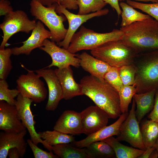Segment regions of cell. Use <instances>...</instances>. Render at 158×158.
<instances>
[{
	"mask_svg": "<svg viewBox=\"0 0 158 158\" xmlns=\"http://www.w3.org/2000/svg\"><path fill=\"white\" fill-rule=\"evenodd\" d=\"M80 83L83 95L105 111L109 118L119 117L122 113L118 92L111 85L91 75L83 77Z\"/></svg>",
	"mask_w": 158,
	"mask_h": 158,
	"instance_id": "cell-1",
	"label": "cell"
},
{
	"mask_svg": "<svg viewBox=\"0 0 158 158\" xmlns=\"http://www.w3.org/2000/svg\"><path fill=\"white\" fill-rule=\"evenodd\" d=\"M120 29L123 33L121 41L138 53L158 50V21L152 17Z\"/></svg>",
	"mask_w": 158,
	"mask_h": 158,
	"instance_id": "cell-2",
	"label": "cell"
},
{
	"mask_svg": "<svg viewBox=\"0 0 158 158\" xmlns=\"http://www.w3.org/2000/svg\"><path fill=\"white\" fill-rule=\"evenodd\" d=\"M90 53L110 66L117 68L132 64L138 53L121 40L107 42L91 50Z\"/></svg>",
	"mask_w": 158,
	"mask_h": 158,
	"instance_id": "cell-3",
	"label": "cell"
},
{
	"mask_svg": "<svg viewBox=\"0 0 158 158\" xmlns=\"http://www.w3.org/2000/svg\"><path fill=\"white\" fill-rule=\"evenodd\" d=\"M123 35L120 29L100 33L82 26L73 35L67 49L73 54L83 50L91 51L107 42L121 40Z\"/></svg>",
	"mask_w": 158,
	"mask_h": 158,
	"instance_id": "cell-4",
	"label": "cell"
},
{
	"mask_svg": "<svg viewBox=\"0 0 158 158\" xmlns=\"http://www.w3.org/2000/svg\"><path fill=\"white\" fill-rule=\"evenodd\" d=\"M56 4L46 6L37 1L32 0L30 5L32 15L48 28L51 35V40L57 43L64 39L67 29L63 24L67 20L66 17L63 14L58 15L56 11Z\"/></svg>",
	"mask_w": 158,
	"mask_h": 158,
	"instance_id": "cell-5",
	"label": "cell"
},
{
	"mask_svg": "<svg viewBox=\"0 0 158 158\" xmlns=\"http://www.w3.org/2000/svg\"><path fill=\"white\" fill-rule=\"evenodd\" d=\"M136 67L134 86L136 93L158 90V50L145 54V59Z\"/></svg>",
	"mask_w": 158,
	"mask_h": 158,
	"instance_id": "cell-6",
	"label": "cell"
},
{
	"mask_svg": "<svg viewBox=\"0 0 158 158\" xmlns=\"http://www.w3.org/2000/svg\"><path fill=\"white\" fill-rule=\"evenodd\" d=\"M36 22L29 19L26 13L21 10L13 11L6 15L0 25L3 35L0 49H5L8 41L14 34L19 32L28 33L32 31Z\"/></svg>",
	"mask_w": 158,
	"mask_h": 158,
	"instance_id": "cell-7",
	"label": "cell"
},
{
	"mask_svg": "<svg viewBox=\"0 0 158 158\" xmlns=\"http://www.w3.org/2000/svg\"><path fill=\"white\" fill-rule=\"evenodd\" d=\"M28 71L27 74L20 75L17 79V89L23 97L40 103L46 98L47 90L38 74L32 71Z\"/></svg>",
	"mask_w": 158,
	"mask_h": 158,
	"instance_id": "cell-8",
	"label": "cell"
},
{
	"mask_svg": "<svg viewBox=\"0 0 158 158\" xmlns=\"http://www.w3.org/2000/svg\"><path fill=\"white\" fill-rule=\"evenodd\" d=\"M135 105L133 99L131 109L121 124L119 133L116 138L119 141H125L135 148L145 150L139 122L135 115Z\"/></svg>",
	"mask_w": 158,
	"mask_h": 158,
	"instance_id": "cell-9",
	"label": "cell"
},
{
	"mask_svg": "<svg viewBox=\"0 0 158 158\" xmlns=\"http://www.w3.org/2000/svg\"><path fill=\"white\" fill-rule=\"evenodd\" d=\"M56 11L57 13L63 14L66 17L68 23V27L64 39L56 43L60 47L67 49L72 38L78 28L83 23L89 20L96 17H99L107 14L109 12L108 9L105 8L96 12L85 15L74 14L67 9L56 4Z\"/></svg>",
	"mask_w": 158,
	"mask_h": 158,
	"instance_id": "cell-10",
	"label": "cell"
},
{
	"mask_svg": "<svg viewBox=\"0 0 158 158\" xmlns=\"http://www.w3.org/2000/svg\"><path fill=\"white\" fill-rule=\"evenodd\" d=\"M32 102V99L24 97L20 94L18 95L15 105L17 110L18 117L27 129L32 142L37 145L39 143H41L44 148L49 151H51L52 146L49 145L41 139L35 130V122L30 109V106Z\"/></svg>",
	"mask_w": 158,
	"mask_h": 158,
	"instance_id": "cell-11",
	"label": "cell"
},
{
	"mask_svg": "<svg viewBox=\"0 0 158 158\" xmlns=\"http://www.w3.org/2000/svg\"><path fill=\"white\" fill-rule=\"evenodd\" d=\"M39 49L48 54L51 58L52 62L47 68L56 66L61 68L71 66L78 68L80 66V60L77 54L71 53L63 47H60L55 42L48 39L44 40L42 46Z\"/></svg>",
	"mask_w": 158,
	"mask_h": 158,
	"instance_id": "cell-12",
	"label": "cell"
},
{
	"mask_svg": "<svg viewBox=\"0 0 158 158\" xmlns=\"http://www.w3.org/2000/svg\"><path fill=\"white\" fill-rule=\"evenodd\" d=\"M81 113L82 133L89 135L107 126L109 116L96 106H90Z\"/></svg>",
	"mask_w": 158,
	"mask_h": 158,
	"instance_id": "cell-13",
	"label": "cell"
},
{
	"mask_svg": "<svg viewBox=\"0 0 158 158\" xmlns=\"http://www.w3.org/2000/svg\"><path fill=\"white\" fill-rule=\"evenodd\" d=\"M46 82L48 89V98L45 109L54 111L63 99V94L61 84L54 70L43 68L34 71Z\"/></svg>",
	"mask_w": 158,
	"mask_h": 158,
	"instance_id": "cell-14",
	"label": "cell"
},
{
	"mask_svg": "<svg viewBox=\"0 0 158 158\" xmlns=\"http://www.w3.org/2000/svg\"><path fill=\"white\" fill-rule=\"evenodd\" d=\"M51 35L49 31L46 29L43 23L39 20L32 31L30 36L25 41L22 42L23 45L19 47L11 49L12 54L18 55L21 54L29 55L34 49L42 46L44 40L51 39Z\"/></svg>",
	"mask_w": 158,
	"mask_h": 158,
	"instance_id": "cell-15",
	"label": "cell"
},
{
	"mask_svg": "<svg viewBox=\"0 0 158 158\" xmlns=\"http://www.w3.org/2000/svg\"><path fill=\"white\" fill-rule=\"evenodd\" d=\"M26 129L18 117L16 106L0 101V130L7 132H20Z\"/></svg>",
	"mask_w": 158,
	"mask_h": 158,
	"instance_id": "cell-16",
	"label": "cell"
},
{
	"mask_svg": "<svg viewBox=\"0 0 158 158\" xmlns=\"http://www.w3.org/2000/svg\"><path fill=\"white\" fill-rule=\"evenodd\" d=\"M27 133L25 130L20 132H7L1 131L0 133V158H6L9 150L11 148H16L20 155L23 158L26 152L27 145L24 139Z\"/></svg>",
	"mask_w": 158,
	"mask_h": 158,
	"instance_id": "cell-17",
	"label": "cell"
},
{
	"mask_svg": "<svg viewBox=\"0 0 158 158\" xmlns=\"http://www.w3.org/2000/svg\"><path fill=\"white\" fill-rule=\"evenodd\" d=\"M128 114V112L122 113L118 119L114 123L88 135L83 140L75 141L72 143L73 145L76 147L83 148L93 142L103 140L112 136H117L119 133L120 126Z\"/></svg>",
	"mask_w": 158,
	"mask_h": 158,
	"instance_id": "cell-18",
	"label": "cell"
},
{
	"mask_svg": "<svg viewBox=\"0 0 158 158\" xmlns=\"http://www.w3.org/2000/svg\"><path fill=\"white\" fill-rule=\"evenodd\" d=\"M54 71L61 84L63 99L68 100L77 96L83 95L82 87L80 83L75 80L70 66L57 68Z\"/></svg>",
	"mask_w": 158,
	"mask_h": 158,
	"instance_id": "cell-19",
	"label": "cell"
},
{
	"mask_svg": "<svg viewBox=\"0 0 158 158\" xmlns=\"http://www.w3.org/2000/svg\"><path fill=\"white\" fill-rule=\"evenodd\" d=\"M53 129L68 134L82 133L81 113L71 110L64 111L56 121Z\"/></svg>",
	"mask_w": 158,
	"mask_h": 158,
	"instance_id": "cell-20",
	"label": "cell"
},
{
	"mask_svg": "<svg viewBox=\"0 0 158 158\" xmlns=\"http://www.w3.org/2000/svg\"><path fill=\"white\" fill-rule=\"evenodd\" d=\"M77 56L80 59V66L84 70L100 80L105 81V75L111 66L85 52L77 54Z\"/></svg>",
	"mask_w": 158,
	"mask_h": 158,
	"instance_id": "cell-21",
	"label": "cell"
},
{
	"mask_svg": "<svg viewBox=\"0 0 158 158\" xmlns=\"http://www.w3.org/2000/svg\"><path fill=\"white\" fill-rule=\"evenodd\" d=\"M157 90L154 89L143 93H136L134 95L133 98L137 107L135 110V115L139 122L152 109Z\"/></svg>",
	"mask_w": 158,
	"mask_h": 158,
	"instance_id": "cell-22",
	"label": "cell"
},
{
	"mask_svg": "<svg viewBox=\"0 0 158 158\" xmlns=\"http://www.w3.org/2000/svg\"><path fill=\"white\" fill-rule=\"evenodd\" d=\"M103 140L112 148L117 158H138L145 151L123 145L113 136Z\"/></svg>",
	"mask_w": 158,
	"mask_h": 158,
	"instance_id": "cell-23",
	"label": "cell"
},
{
	"mask_svg": "<svg viewBox=\"0 0 158 158\" xmlns=\"http://www.w3.org/2000/svg\"><path fill=\"white\" fill-rule=\"evenodd\" d=\"M119 5L122 9L121 15L122 17L121 27L127 26L134 22L143 21L152 17L148 14H145L137 11L124 2L121 1Z\"/></svg>",
	"mask_w": 158,
	"mask_h": 158,
	"instance_id": "cell-24",
	"label": "cell"
},
{
	"mask_svg": "<svg viewBox=\"0 0 158 158\" xmlns=\"http://www.w3.org/2000/svg\"><path fill=\"white\" fill-rule=\"evenodd\" d=\"M53 153L61 158H90L85 148L75 147L68 144H61L52 146Z\"/></svg>",
	"mask_w": 158,
	"mask_h": 158,
	"instance_id": "cell-25",
	"label": "cell"
},
{
	"mask_svg": "<svg viewBox=\"0 0 158 158\" xmlns=\"http://www.w3.org/2000/svg\"><path fill=\"white\" fill-rule=\"evenodd\" d=\"M140 130L145 150L153 147L158 138V123L146 120L142 123Z\"/></svg>",
	"mask_w": 158,
	"mask_h": 158,
	"instance_id": "cell-26",
	"label": "cell"
},
{
	"mask_svg": "<svg viewBox=\"0 0 158 158\" xmlns=\"http://www.w3.org/2000/svg\"><path fill=\"white\" fill-rule=\"evenodd\" d=\"M85 148L90 158H114L116 157L112 148L104 140L93 142Z\"/></svg>",
	"mask_w": 158,
	"mask_h": 158,
	"instance_id": "cell-27",
	"label": "cell"
},
{
	"mask_svg": "<svg viewBox=\"0 0 158 158\" xmlns=\"http://www.w3.org/2000/svg\"><path fill=\"white\" fill-rule=\"evenodd\" d=\"M38 133L40 138L51 146L59 144H68L75 141L73 135L64 133L55 130Z\"/></svg>",
	"mask_w": 158,
	"mask_h": 158,
	"instance_id": "cell-28",
	"label": "cell"
},
{
	"mask_svg": "<svg viewBox=\"0 0 158 158\" xmlns=\"http://www.w3.org/2000/svg\"><path fill=\"white\" fill-rule=\"evenodd\" d=\"M78 14L85 15L99 11L107 5L103 0H77Z\"/></svg>",
	"mask_w": 158,
	"mask_h": 158,
	"instance_id": "cell-29",
	"label": "cell"
},
{
	"mask_svg": "<svg viewBox=\"0 0 158 158\" xmlns=\"http://www.w3.org/2000/svg\"><path fill=\"white\" fill-rule=\"evenodd\" d=\"M118 92L121 113L128 112L129 104L136 93V88L133 85H123Z\"/></svg>",
	"mask_w": 158,
	"mask_h": 158,
	"instance_id": "cell-30",
	"label": "cell"
},
{
	"mask_svg": "<svg viewBox=\"0 0 158 158\" xmlns=\"http://www.w3.org/2000/svg\"><path fill=\"white\" fill-rule=\"evenodd\" d=\"M11 49H0V79L6 80L12 68Z\"/></svg>",
	"mask_w": 158,
	"mask_h": 158,
	"instance_id": "cell-31",
	"label": "cell"
},
{
	"mask_svg": "<svg viewBox=\"0 0 158 158\" xmlns=\"http://www.w3.org/2000/svg\"><path fill=\"white\" fill-rule=\"evenodd\" d=\"M6 80L0 79V101L3 100L8 104L15 105V98L20 94L17 89H10Z\"/></svg>",
	"mask_w": 158,
	"mask_h": 158,
	"instance_id": "cell-32",
	"label": "cell"
},
{
	"mask_svg": "<svg viewBox=\"0 0 158 158\" xmlns=\"http://www.w3.org/2000/svg\"><path fill=\"white\" fill-rule=\"evenodd\" d=\"M120 77L123 85L134 86L136 67L133 64L123 66L119 68Z\"/></svg>",
	"mask_w": 158,
	"mask_h": 158,
	"instance_id": "cell-33",
	"label": "cell"
},
{
	"mask_svg": "<svg viewBox=\"0 0 158 158\" xmlns=\"http://www.w3.org/2000/svg\"><path fill=\"white\" fill-rule=\"evenodd\" d=\"M126 3L146 13L158 21V3L144 4L130 0H127Z\"/></svg>",
	"mask_w": 158,
	"mask_h": 158,
	"instance_id": "cell-34",
	"label": "cell"
},
{
	"mask_svg": "<svg viewBox=\"0 0 158 158\" xmlns=\"http://www.w3.org/2000/svg\"><path fill=\"white\" fill-rule=\"evenodd\" d=\"M104 79L118 92L123 86L120 77L119 68L111 66L105 74Z\"/></svg>",
	"mask_w": 158,
	"mask_h": 158,
	"instance_id": "cell-35",
	"label": "cell"
},
{
	"mask_svg": "<svg viewBox=\"0 0 158 158\" xmlns=\"http://www.w3.org/2000/svg\"><path fill=\"white\" fill-rule=\"evenodd\" d=\"M27 143L31 148L35 158H58L59 157L53 152H47L44 151L37 147L31 139H28Z\"/></svg>",
	"mask_w": 158,
	"mask_h": 158,
	"instance_id": "cell-36",
	"label": "cell"
},
{
	"mask_svg": "<svg viewBox=\"0 0 158 158\" xmlns=\"http://www.w3.org/2000/svg\"><path fill=\"white\" fill-rule=\"evenodd\" d=\"M10 2L8 0H0V16H4L13 11L10 5Z\"/></svg>",
	"mask_w": 158,
	"mask_h": 158,
	"instance_id": "cell-37",
	"label": "cell"
},
{
	"mask_svg": "<svg viewBox=\"0 0 158 158\" xmlns=\"http://www.w3.org/2000/svg\"><path fill=\"white\" fill-rule=\"evenodd\" d=\"M148 117L150 120L158 123V90L155 94L153 108Z\"/></svg>",
	"mask_w": 158,
	"mask_h": 158,
	"instance_id": "cell-38",
	"label": "cell"
},
{
	"mask_svg": "<svg viewBox=\"0 0 158 158\" xmlns=\"http://www.w3.org/2000/svg\"><path fill=\"white\" fill-rule=\"evenodd\" d=\"M57 4L69 10H76L78 8L77 0H58Z\"/></svg>",
	"mask_w": 158,
	"mask_h": 158,
	"instance_id": "cell-39",
	"label": "cell"
},
{
	"mask_svg": "<svg viewBox=\"0 0 158 158\" xmlns=\"http://www.w3.org/2000/svg\"><path fill=\"white\" fill-rule=\"evenodd\" d=\"M107 4H109L111 7L115 9L119 17L121 15L122 11L120 8L118 0H103Z\"/></svg>",
	"mask_w": 158,
	"mask_h": 158,
	"instance_id": "cell-40",
	"label": "cell"
},
{
	"mask_svg": "<svg viewBox=\"0 0 158 158\" xmlns=\"http://www.w3.org/2000/svg\"><path fill=\"white\" fill-rule=\"evenodd\" d=\"M8 156L10 158H19L20 157L19 151L16 147L11 148L9 150Z\"/></svg>",
	"mask_w": 158,
	"mask_h": 158,
	"instance_id": "cell-41",
	"label": "cell"
},
{
	"mask_svg": "<svg viewBox=\"0 0 158 158\" xmlns=\"http://www.w3.org/2000/svg\"><path fill=\"white\" fill-rule=\"evenodd\" d=\"M155 149V147L154 146L152 147L147 149L145 150L143 154L139 156L138 158H150L152 152Z\"/></svg>",
	"mask_w": 158,
	"mask_h": 158,
	"instance_id": "cell-42",
	"label": "cell"
},
{
	"mask_svg": "<svg viewBox=\"0 0 158 158\" xmlns=\"http://www.w3.org/2000/svg\"><path fill=\"white\" fill-rule=\"evenodd\" d=\"M44 6H48L58 3V0H35Z\"/></svg>",
	"mask_w": 158,
	"mask_h": 158,
	"instance_id": "cell-43",
	"label": "cell"
},
{
	"mask_svg": "<svg viewBox=\"0 0 158 158\" xmlns=\"http://www.w3.org/2000/svg\"><path fill=\"white\" fill-rule=\"evenodd\" d=\"M158 157V153L155 149L152 152L150 158H157Z\"/></svg>",
	"mask_w": 158,
	"mask_h": 158,
	"instance_id": "cell-44",
	"label": "cell"
},
{
	"mask_svg": "<svg viewBox=\"0 0 158 158\" xmlns=\"http://www.w3.org/2000/svg\"><path fill=\"white\" fill-rule=\"evenodd\" d=\"M124 0H118V1L121 2ZM135 0L138 1H139L145 2L151 1L152 3H158V0Z\"/></svg>",
	"mask_w": 158,
	"mask_h": 158,
	"instance_id": "cell-45",
	"label": "cell"
},
{
	"mask_svg": "<svg viewBox=\"0 0 158 158\" xmlns=\"http://www.w3.org/2000/svg\"><path fill=\"white\" fill-rule=\"evenodd\" d=\"M154 146L155 147V150L158 153V138H157Z\"/></svg>",
	"mask_w": 158,
	"mask_h": 158,
	"instance_id": "cell-46",
	"label": "cell"
}]
</instances>
